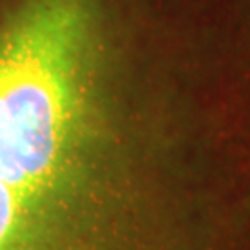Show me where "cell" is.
I'll return each mask as SVG.
<instances>
[]
</instances>
